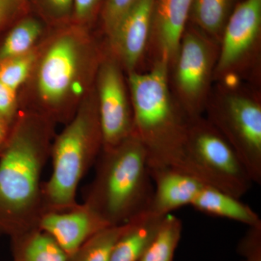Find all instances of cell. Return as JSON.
<instances>
[{
    "mask_svg": "<svg viewBox=\"0 0 261 261\" xmlns=\"http://www.w3.org/2000/svg\"><path fill=\"white\" fill-rule=\"evenodd\" d=\"M42 13L54 22H64L73 18L74 0H39Z\"/></svg>",
    "mask_w": 261,
    "mask_h": 261,
    "instance_id": "24",
    "label": "cell"
},
{
    "mask_svg": "<svg viewBox=\"0 0 261 261\" xmlns=\"http://www.w3.org/2000/svg\"><path fill=\"white\" fill-rule=\"evenodd\" d=\"M249 228L239 245V251L245 256L244 261H261V225Z\"/></svg>",
    "mask_w": 261,
    "mask_h": 261,
    "instance_id": "26",
    "label": "cell"
},
{
    "mask_svg": "<svg viewBox=\"0 0 261 261\" xmlns=\"http://www.w3.org/2000/svg\"><path fill=\"white\" fill-rule=\"evenodd\" d=\"M95 89L82 99L64 129L51 143V172L43 183L42 213L78 205L77 190L102 150Z\"/></svg>",
    "mask_w": 261,
    "mask_h": 261,
    "instance_id": "5",
    "label": "cell"
},
{
    "mask_svg": "<svg viewBox=\"0 0 261 261\" xmlns=\"http://www.w3.org/2000/svg\"><path fill=\"white\" fill-rule=\"evenodd\" d=\"M192 0H154L148 51L152 63L171 65L186 29Z\"/></svg>",
    "mask_w": 261,
    "mask_h": 261,
    "instance_id": "13",
    "label": "cell"
},
{
    "mask_svg": "<svg viewBox=\"0 0 261 261\" xmlns=\"http://www.w3.org/2000/svg\"><path fill=\"white\" fill-rule=\"evenodd\" d=\"M182 229L181 219L171 214L165 216L157 233L140 261H173Z\"/></svg>",
    "mask_w": 261,
    "mask_h": 261,
    "instance_id": "19",
    "label": "cell"
},
{
    "mask_svg": "<svg viewBox=\"0 0 261 261\" xmlns=\"http://www.w3.org/2000/svg\"><path fill=\"white\" fill-rule=\"evenodd\" d=\"M136 0H104L102 10L103 27L108 37Z\"/></svg>",
    "mask_w": 261,
    "mask_h": 261,
    "instance_id": "23",
    "label": "cell"
},
{
    "mask_svg": "<svg viewBox=\"0 0 261 261\" xmlns=\"http://www.w3.org/2000/svg\"><path fill=\"white\" fill-rule=\"evenodd\" d=\"M163 217L147 211L130 219L126 231L115 245L110 261H140Z\"/></svg>",
    "mask_w": 261,
    "mask_h": 261,
    "instance_id": "16",
    "label": "cell"
},
{
    "mask_svg": "<svg viewBox=\"0 0 261 261\" xmlns=\"http://www.w3.org/2000/svg\"><path fill=\"white\" fill-rule=\"evenodd\" d=\"M219 51V43L194 25H187L168 77L173 97L189 119L205 113Z\"/></svg>",
    "mask_w": 261,
    "mask_h": 261,
    "instance_id": "8",
    "label": "cell"
},
{
    "mask_svg": "<svg viewBox=\"0 0 261 261\" xmlns=\"http://www.w3.org/2000/svg\"><path fill=\"white\" fill-rule=\"evenodd\" d=\"M95 78L102 149H108L121 143L133 132L129 92L123 68L110 53L101 58Z\"/></svg>",
    "mask_w": 261,
    "mask_h": 261,
    "instance_id": "10",
    "label": "cell"
},
{
    "mask_svg": "<svg viewBox=\"0 0 261 261\" xmlns=\"http://www.w3.org/2000/svg\"><path fill=\"white\" fill-rule=\"evenodd\" d=\"M236 5V0H192L190 13L192 25L220 44Z\"/></svg>",
    "mask_w": 261,
    "mask_h": 261,
    "instance_id": "18",
    "label": "cell"
},
{
    "mask_svg": "<svg viewBox=\"0 0 261 261\" xmlns=\"http://www.w3.org/2000/svg\"><path fill=\"white\" fill-rule=\"evenodd\" d=\"M38 58L35 49L22 56L0 61V82L18 92L30 76Z\"/></svg>",
    "mask_w": 261,
    "mask_h": 261,
    "instance_id": "22",
    "label": "cell"
},
{
    "mask_svg": "<svg viewBox=\"0 0 261 261\" xmlns=\"http://www.w3.org/2000/svg\"><path fill=\"white\" fill-rule=\"evenodd\" d=\"M111 226L85 203L59 211H45L41 214L37 228L49 233L68 257L89 238Z\"/></svg>",
    "mask_w": 261,
    "mask_h": 261,
    "instance_id": "12",
    "label": "cell"
},
{
    "mask_svg": "<svg viewBox=\"0 0 261 261\" xmlns=\"http://www.w3.org/2000/svg\"><path fill=\"white\" fill-rule=\"evenodd\" d=\"M153 1L136 0L108 37L110 53L127 74L138 71L148 50Z\"/></svg>",
    "mask_w": 261,
    "mask_h": 261,
    "instance_id": "11",
    "label": "cell"
},
{
    "mask_svg": "<svg viewBox=\"0 0 261 261\" xmlns=\"http://www.w3.org/2000/svg\"><path fill=\"white\" fill-rule=\"evenodd\" d=\"M168 69L166 62L154 61L147 72L127 74L133 132L145 146L149 170L169 168L190 174L185 154L189 118L173 97Z\"/></svg>",
    "mask_w": 261,
    "mask_h": 261,
    "instance_id": "2",
    "label": "cell"
},
{
    "mask_svg": "<svg viewBox=\"0 0 261 261\" xmlns=\"http://www.w3.org/2000/svg\"><path fill=\"white\" fill-rule=\"evenodd\" d=\"M102 0H74L73 18L75 23L85 25L92 21L100 8Z\"/></svg>",
    "mask_w": 261,
    "mask_h": 261,
    "instance_id": "27",
    "label": "cell"
},
{
    "mask_svg": "<svg viewBox=\"0 0 261 261\" xmlns=\"http://www.w3.org/2000/svg\"><path fill=\"white\" fill-rule=\"evenodd\" d=\"M185 154L188 172L205 185L241 199L252 182L234 149L203 116L189 119Z\"/></svg>",
    "mask_w": 261,
    "mask_h": 261,
    "instance_id": "7",
    "label": "cell"
},
{
    "mask_svg": "<svg viewBox=\"0 0 261 261\" xmlns=\"http://www.w3.org/2000/svg\"><path fill=\"white\" fill-rule=\"evenodd\" d=\"M128 224L129 221L103 228L70 255L68 261H110L115 245Z\"/></svg>",
    "mask_w": 261,
    "mask_h": 261,
    "instance_id": "20",
    "label": "cell"
},
{
    "mask_svg": "<svg viewBox=\"0 0 261 261\" xmlns=\"http://www.w3.org/2000/svg\"><path fill=\"white\" fill-rule=\"evenodd\" d=\"M42 32V23L37 19L32 17L21 19L5 38L0 48V61L33 50Z\"/></svg>",
    "mask_w": 261,
    "mask_h": 261,
    "instance_id": "21",
    "label": "cell"
},
{
    "mask_svg": "<svg viewBox=\"0 0 261 261\" xmlns=\"http://www.w3.org/2000/svg\"><path fill=\"white\" fill-rule=\"evenodd\" d=\"M11 126L0 120V148L4 145L5 142L8 140Z\"/></svg>",
    "mask_w": 261,
    "mask_h": 261,
    "instance_id": "29",
    "label": "cell"
},
{
    "mask_svg": "<svg viewBox=\"0 0 261 261\" xmlns=\"http://www.w3.org/2000/svg\"><path fill=\"white\" fill-rule=\"evenodd\" d=\"M25 0H0V29L25 10Z\"/></svg>",
    "mask_w": 261,
    "mask_h": 261,
    "instance_id": "28",
    "label": "cell"
},
{
    "mask_svg": "<svg viewBox=\"0 0 261 261\" xmlns=\"http://www.w3.org/2000/svg\"><path fill=\"white\" fill-rule=\"evenodd\" d=\"M102 56L83 25L75 23L53 37L36 63V113L53 123L70 121L81 100L89 92Z\"/></svg>",
    "mask_w": 261,
    "mask_h": 261,
    "instance_id": "3",
    "label": "cell"
},
{
    "mask_svg": "<svg viewBox=\"0 0 261 261\" xmlns=\"http://www.w3.org/2000/svg\"><path fill=\"white\" fill-rule=\"evenodd\" d=\"M190 205L203 214L238 221L249 227L261 225L258 214L250 206L208 185H204Z\"/></svg>",
    "mask_w": 261,
    "mask_h": 261,
    "instance_id": "15",
    "label": "cell"
},
{
    "mask_svg": "<svg viewBox=\"0 0 261 261\" xmlns=\"http://www.w3.org/2000/svg\"><path fill=\"white\" fill-rule=\"evenodd\" d=\"M207 119L238 154L253 183L261 184V102L240 84L220 83L206 106Z\"/></svg>",
    "mask_w": 261,
    "mask_h": 261,
    "instance_id": "6",
    "label": "cell"
},
{
    "mask_svg": "<svg viewBox=\"0 0 261 261\" xmlns=\"http://www.w3.org/2000/svg\"><path fill=\"white\" fill-rule=\"evenodd\" d=\"M154 184L149 211L165 216L184 206L190 205L205 184L188 173L173 169L149 170Z\"/></svg>",
    "mask_w": 261,
    "mask_h": 261,
    "instance_id": "14",
    "label": "cell"
},
{
    "mask_svg": "<svg viewBox=\"0 0 261 261\" xmlns=\"http://www.w3.org/2000/svg\"><path fill=\"white\" fill-rule=\"evenodd\" d=\"M17 92L0 82V120L12 126L18 116Z\"/></svg>",
    "mask_w": 261,
    "mask_h": 261,
    "instance_id": "25",
    "label": "cell"
},
{
    "mask_svg": "<svg viewBox=\"0 0 261 261\" xmlns=\"http://www.w3.org/2000/svg\"><path fill=\"white\" fill-rule=\"evenodd\" d=\"M261 38V0H243L235 6L219 44L214 81L235 80L258 65Z\"/></svg>",
    "mask_w": 261,
    "mask_h": 261,
    "instance_id": "9",
    "label": "cell"
},
{
    "mask_svg": "<svg viewBox=\"0 0 261 261\" xmlns=\"http://www.w3.org/2000/svg\"><path fill=\"white\" fill-rule=\"evenodd\" d=\"M53 123L33 111L19 113L0 148V235L12 238L37 228Z\"/></svg>",
    "mask_w": 261,
    "mask_h": 261,
    "instance_id": "1",
    "label": "cell"
},
{
    "mask_svg": "<svg viewBox=\"0 0 261 261\" xmlns=\"http://www.w3.org/2000/svg\"><path fill=\"white\" fill-rule=\"evenodd\" d=\"M86 205L111 226L126 224L149 211L154 185L145 146L135 132L112 148L102 149Z\"/></svg>",
    "mask_w": 261,
    "mask_h": 261,
    "instance_id": "4",
    "label": "cell"
},
{
    "mask_svg": "<svg viewBox=\"0 0 261 261\" xmlns=\"http://www.w3.org/2000/svg\"><path fill=\"white\" fill-rule=\"evenodd\" d=\"M11 240L13 261H68V255L49 233L34 228Z\"/></svg>",
    "mask_w": 261,
    "mask_h": 261,
    "instance_id": "17",
    "label": "cell"
}]
</instances>
